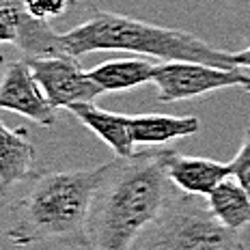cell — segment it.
<instances>
[{
  "mask_svg": "<svg viewBox=\"0 0 250 250\" xmlns=\"http://www.w3.org/2000/svg\"><path fill=\"white\" fill-rule=\"evenodd\" d=\"M231 168H233V179H237L244 190L250 194V125L244 129L239 149L231 160Z\"/></svg>",
  "mask_w": 250,
  "mask_h": 250,
  "instance_id": "16",
  "label": "cell"
},
{
  "mask_svg": "<svg viewBox=\"0 0 250 250\" xmlns=\"http://www.w3.org/2000/svg\"><path fill=\"white\" fill-rule=\"evenodd\" d=\"M0 190L2 199L11 194L13 188L30 181L37 170V149L30 143L24 127L11 129L7 123H0Z\"/></svg>",
  "mask_w": 250,
  "mask_h": 250,
  "instance_id": "10",
  "label": "cell"
},
{
  "mask_svg": "<svg viewBox=\"0 0 250 250\" xmlns=\"http://www.w3.org/2000/svg\"><path fill=\"white\" fill-rule=\"evenodd\" d=\"M76 4H80V7H88L91 11H95V7H93V0H76Z\"/></svg>",
  "mask_w": 250,
  "mask_h": 250,
  "instance_id": "18",
  "label": "cell"
},
{
  "mask_svg": "<svg viewBox=\"0 0 250 250\" xmlns=\"http://www.w3.org/2000/svg\"><path fill=\"white\" fill-rule=\"evenodd\" d=\"M201 129L196 117H175V114H136L132 117V138L136 147H166L179 138L194 136Z\"/></svg>",
  "mask_w": 250,
  "mask_h": 250,
  "instance_id": "12",
  "label": "cell"
},
{
  "mask_svg": "<svg viewBox=\"0 0 250 250\" xmlns=\"http://www.w3.org/2000/svg\"><path fill=\"white\" fill-rule=\"evenodd\" d=\"M2 43L18 48L24 59L69 56L62 45V33H56L50 22L33 18L24 0H0Z\"/></svg>",
  "mask_w": 250,
  "mask_h": 250,
  "instance_id": "7",
  "label": "cell"
},
{
  "mask_svg": "<svg viewBox=\"0 0 250 250\" xmlns=\"http://www.w3.org/2000/svg\"><path fill=\"white\" fill-rule=\"evenodd\" d=\"M170 151L145 147L129 158L112 160L110 175L88 218L86 250H134L175 196L166 173Z\"/></svg>",
  "mask_w": 250,
  "mask_h": 250,
  "instance_id": "1",
  "label": "cell"
},
{
  "mask_svg": "<svg viewBox=\"0 0 250 250\" xmlns=\"http://www.w3.org/2000/svg\"><path fill=\"white\" fill-rule=\"evenodd\" d=\"M242 91H246V93H250V80H248V84H246V86H244V88H242Z\"/></svg>",
  "mask_w": 250,
  "mask_h": 250,
  "instance_id": "19",
  "label": "cell"
},
{
  "mask_svg": "<svg viewBox=\"0 0 250 250\" xmlns=\"http://www.w3.org/2000/svg\"><path fill=\"white\" fill-rule=\"evenodd\" d=\"M84 127L93 134H97L104 143L108 145L117 158H129L136 153V145L132 138V117L129 114H119L100 108L95 102L84 104H71L67 108Z\"/></svg>",
  "mask_w": 250,
  "mask_h": 250,
  "instance_id": "11",
  "label": "cell"
},
{
  "mask_svg": "<svg viewBox=\"0 0 250 250\" xmlns=\"http://www.w3.org/2000/svg\"><path fill=\"white\" fill-rule=\"evenodd\" d=\"M0 108L22 114L41 127H52L56 123V110H59L52 106L24 59L13 61L4 67L2 84H0Z\"/></svg>",
  "mask_w": 250,
  "mask_h": 250,
  "instance_id": "8",
  "label": "cell"
},
{
  "mask_svg": "<svg viewBox=\"0 0 250 250\" xmlns=\"http://www.w3.org/2000/svg\"><path fill=\"white\" fill-rule=\"evenodd\" d=\"M166 173H168L170 184L179 192L207 199L222 181L233 177V168L231 162L225 164L218 160L194 158V155L170 151L166 160Z\"/></svg>",
  "mask_w": 250,
  "mask_h": 250,
  "instance_id": "9",
  "label": "cell"
},
{
  "mask_svg": "<svg viewBox=\"0 0 250 250\" xmlns=\"http://www.w3.org/2000/svg\"><path fill=\"white\" fill-rule=\"evenodd\" d=\"M24 61L30 65L37 82L54 108L95 102L104 93L74 56H43V59Z\"/></svg>",
  "mask_w": 250,
  "mask_h": 250,
  "instance_id": "6",
  "label": "cell"
},
{
  "mask_svg": "<svg viewBox=\"0 0 250 250\" xmlns=\"http://www.w3.org/2000/svg\"><path fill=\"white\" fill-rule=\"evenodd\" d=\"M207 205L218 222H222L231 231L242 233L250 227V194L233 177L225 179L207 196Z\"/></svg>",
  "mask_w": 250,
  "mask_h": 250,
  "instance_id": "14",
  "label": "cell"
},
{
  "mask_svg": "<svg viewBox=\"0 0 250 250\" xmlns=\"http://www.w3.org/2000/svg\"><path fill=\"white\" fill-rule=\"evenodd\" d=\"M250 76L242 69H222V67L205 65V62L188 61H166L155 65L153 82L158 88L160 104H175L186 100H196L207 93L222 91V88L248 84Z\"/></svg>",
  "mask_w": 250,
  "mask_h": 250,
  "instance_id": "5",
  "label": "cell"
},
{
  "mask_svg": "<svg viewBox=\"0 0 250 250\" xmlns=\"http://www.w3.org/2000/svg\"><path fill=\"white\" fill-rule=\"evenodd\" d=\"M112 162L95 168L39 170L20 194L7 203L4 235L15 246L61 244L86 248V227L93 203L110 175Z\"/></svg>",
  "mask_w": 250,
  "mask_h": 250,
  "instance_id": "2",
  "label": "cell"
},
{
  "mask_svg": "<svg viewBox=\"0 0 250 250\" xmlns=\"http://www.w3.org/2000/svg\"><path fill=\"white\" fill-rule=\"evenodd\" d=\"M24 4L33 18L52 22L56 18H62L71 9V4H76V0H24Z\"/></svg>",
  "mask_w": 250,
  "mask_h": 250,
  "instance_id": "15",
  "label": "cell"
},
{
  "mask_svg": "<svg viewBox=\"0 0 250 250\" xmlns=\"http://www.w3.org/2000/svg\"><path fill=\"white\" fill-rule=\"evenodd\" d=\"M155 65L149 59H114L93 67L88 76L104 93H125L153 82Z\"/></svg>",
  "mask_w": 250,
  "mask_h": 250,
  "instance_id": "13",
  "label": "cell"
},
{
  "mask_svg": "<svg viewBox=\"0 0 250 250\" xmlns=\"http://www.w3.org/2000/svg\"><path fill=\"white\" fill-rule=\"evenodd\" d=\"M231 59H233V65L239 67V69H250V45H248L246 50L233 52Z\"/></svg>",
  "mask_w": 250,
  "mask_h": 250,
  "instance_id": "17",
  "label": "cell"
},
{
  "mask_svg": "<svg viewBox=\"0 0 250 250\" xmlns=\"http://www.w3.org/2000/svg\"><path fill=\"white\" fill-rule=\"evenodd\" d=\"M62 45L74 59L91 52H129L138 56H153L164 62L188 61L237 69L231 59L233 52L213 48L192 33L97 9L71 30L62 33Z\"/></svg>",
  "mask_w": 250,
  "mask_h": 250,
  "instance_id": "3",
  "label": "cell"
},
{
  "mask_svg": "<svg viewBox=\"0 0 250 250\" xmlns=\"http://www.w3.org/2000/svg\"><path fill=\"white\" fill-rule=\"evenodd\" d=\"M134 250H248L242 233L227 229L207 199L175 194L162 216L140 235Z\"/></svg>",
  "mask_w": 250,
  "mask_h": 250,
  "instance_id": "4",
  "label": "cell"
}]
</instances>
